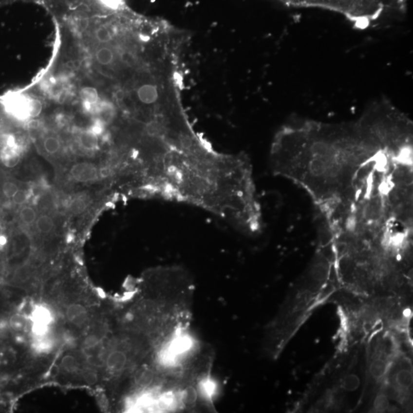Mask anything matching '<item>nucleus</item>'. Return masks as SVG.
Returning <instances> with one entry per match:
<instances>
[{"label": "nucleus", "instance_id": "28", "mask_svg": "<svg viewBox=\"0 0 413 413\" xmlns=\"http://www.w3.org/2000/svg\"><path fill=\"white\" fill-rule=\"evenodd\" d=\"M85 379L87 381H88V383L93 384V383H94L96 380V375H94V374L92 372L86 373Z\"/></svg>", "mask_w": 413, "mask_h": 413}, {"label": "nucleus", "instance_id": "24", "mask_svg": "<svg viewBox=\"0 0 413 413\" xmlns=\"http://www.w3.org/2000/svg\"><path fill=\"white\" fill-rule=\"evenodd\" d=\"M86 206L87 205H86L85 201L81 198H75L72 201V205H71L72 210L77 213L84 210Z\"/></svg>", "mask_w": 413, "mask_h": 413}, {"label": "nucleus", "instance_id": "18", "mask_svg": "<svg viewBox=\"0 0 413 413\" xmlns=\"http://www.w3.org/2000/svg\"><path fill=\"white\" fill-rule=\"evenodd\" d=\"M19 189V188L17 184L11 182V181H7V182H5L2 184V193L5 198L11 199L13 198V195L18 191Z\"/></svg>", "mask_w": 413, "mask_h": 413}, {"label": "nucleus", "instance_id": "21", "mask_svg": "<svg viewBox=\"0 0 413 413\" xmlns=\"http://www.w3.org/2000/svg\"><path fill=\"white\" fill-rule=\"evenodd\" d=\"M61 366L66 371H73L77 367V360L72 355H67L62 358Z\"/></svg>", "mask_w": 413, "mask_h": 413}, {"label": "nucleus", "instance_id": "4", "mask_svg": "<svg viewBox=\"0 0 413 413\" xmlns=\"http://www.w3.org/2000/svg\"><path fill=\"white\" fill-rule=\"evenodd\" d=\"M93 114L96 121L107 127L112 124L116 119L117 112L116 107L111 102L100 101Z\"/></svg>", "mask_w": 413, "mask_h": 413}, {"label": "nucleus", "instance_id": "6", "mask_svg": "<svg viewBox=\"0 0 413 413\" xmlns=\"http://www.w3.org/2000/svg\"><path fill=\"white\" fill-rule=\"evenodd\" d=\"M80 97L86 110L93 114L96 106L100 102L99 94L96 88L91 87L82 88L80 91Z\"/></svg>", "mask_w": 413, "mask_h": 413}, {"label": "nucleus", "instance_id": "19", "mask_svg": "<svg viewBox=\"0 0 413 413\" xmlns=\"http://www.w3.org/2000/svg\"><path fill=\"white\" fill-rule=\"evenodd\" d=\"M95 36L97 41L101 43L110 42L112 40L111 31L105 26L99 27L95 32Z\"/></svg>", "mask_w": 413, "mask_h": 413}, {"label": "nucleus", "instance_id": "11", "mask_svg": "<svg viewBox=\"0 0 413 413\" xmlns=\"http://www.w3.org/2000/svg\"><path fill=\"white\" fill-rule=\"evenodd\" d=\"M61 147V141L54 135L47 136L43 140V148L48 155H56L60 151Z\"/></svg>", "mask_w": 413, "mask_h": 413}, {"label": "nucleus", "instance_id": "17", "mask_svg": "<svg viewBox=\"0 0 413 413\" xmlns=\"http://www.w3.org/2000/svg\"><path fill=\"white\" fill-rule=\"evenodd\" d=\"M360 386V379L355 374H350L344 378L343 387L344 390L349 392H353L357 390Z\"/></svg>", "mask_w": 413, "mask_h": 413}, {"label": "nucleus", "instance_id": "23", "mask_svg": "<svg viewBox=\"0 0 413 413\" xmlns=\"http://www.w3.org/2000/svg\"><path fill=\"white\" fill-rule=\"evenodd\" d=\"M99 2L109 9H119L123 4V0H99Z\"/></svg>", "mask_w": 413, "mask_h": 413}, {"label": "nucleus", "instance_id": "13", "mask_svg": "<svg viewBox=\"0 0 413 413\" xmlns=\"http://www.w3.org/2000/svg\"><path fill=\"white\" fill-rule=\"evenodd\" d=\"M153 380V374L150 370L143 369L135 375V382L140 387H147Z\"/></svg>", "mask_w": 413, "mask_h": 413}, {"label": "nucleus", "instance_id": "29", "mask_svg": "<svg viewBox=\"0 0 413 413\" xmlns=\"http://www.w3.org/2000/svg\"><path fill=\"white\" fill-rule=\"evenodd\" d=\"M5 243V237L4 235V226L2 223L0 221V245H4Z\"/></svg>", "mask_w": 413, "mask_h": 413}, {"label": "nucleus", "instance_id": "12", "mask_svg": "<svg viewBox=\"0 0 413 413\" xmlns=\"http://www.w3.org/2000/svg\"><path fill=\"white\" fill-rule=\"evenodd\" d=\"M96 59L99 64L102 65H109L113 61V52L111 48L103 47L96 52Z\"/></svg>", "mask_w": 413, "mask_h": 413}, {"label": "nucleus", "instance_id": "16", "mask_svg": "<svg viewBox=\"0 0 413 413\" xmlns=\"http://www.w3.org/2000/svg\"><path fill=\"white\" fill-rule=\"evenodd\" d=\"M27 324H28V320L26 318L19 314H15L11 317L9 320V325L15 331H23Z\"/></svg>", "mask_w": 413, "mask_h": 413}, {"label": "nucleus", "instance_id": "1", "mask_svg": "<svg viewBox=\"0 0 413 413\" xmlns=\"http://www.w3.org/2000/svg\"><path fill=\"white\" fill-rule=\"evenodd\" d=\"M0 107L8 117L21 123L38 117L43 109L38 99L20 91H11L1 96Z\"/></svg>", "mask_w": 413, "mask_h": 413}, {"label": "nucleus", "instance_id": "3", "mask_svg": "<svg viewBox=\"0 0 413 413\" xmlns=\"http://www.w3.org/2000/svg\"><path fill=\"white\" fill-rule=\"evenodd\" d=\"M72 179L79 183H91L98 180V168L91 162H80L72 166L70 171Z\"/></svg>", "mask_w": 413, "mask_h": 413}, {"label": "nucleus", "instance_id": "15", "mask_svg": "<svg viewBox=\"0 0 413 413\" xmlns=\"http://www.w3.org/2000/svg\"><path fill=\"white\" fill-rule=\"evenodd\" d=\"M371 374L374 378L376 379H380L384 376L387 371V363H385L383 360L377 359L374 360L370 368Z\"/></svg>", "mask_w": 413, "mask_h": 413}, {"label": "nucleus", "instance_id": "14", "mask_svg": "<svg viewBox=\"0 0 413 413\" xmlns=\"http://www.w3.org/2000/svg\"><path fill=\"white\" fill-rule=\"evenodd\" d=\"M413 374L408 370H402L395 376V382L401 387L408 388L413 384Z\"/></svg>", "mask_w": 413, "mask_h": 413}, {"label": "nucleus", "instance_id": "22", "mask_svg": "<svg viewBox=\"0 0 413 413\" xmlns=\"http://www.w3.org/2000/svg\"><path fill=\"white\" fill-rule=\"evenodd\" d=\"M389 406L388 398L386 395L381 394L376 398L375 401V408L379 412H383L387 410Z\"/></svg>", "mask_w": 413, "mask_h": 413}, {"label": "nucleus", "instance_id": "7", "mask_svg": "<svg viewBox=\"0 0 413 413\" xmlns=\"http://www.w3.org/2000/svg\"><path fill=\"white\" fill-rule=\"evenodd\" d=\"M127 356L123 351H114L108 355L106 365L108 370L113 372L121 371L127 364Z\"/></svg>", "mask_w": 413, "mask_h": 413}, {"label": "nucleus", "instance_id": "10", "mask_svg": "<svg viewBox=\"0 0 413 413\" xmlns=\"http://www.w3.org/2000/svg\"><path fill=\"white\" fill-rule=\"evenodd\" d=\"M20 221L27 226L35 225L37 220V213L32 206L24 205L19 210V214Z\"/></svg>", "mask_w": 413, "mask_h": 413}, {"label": "nucleus", "instance_id": "20", "mask_svg": "<svg viewBox=\"0 0 413 413\" xmlns=\"http://www.w3.org/2000/svg\"><path fill=\"white\" fill-rule=\"evenodd\" d=\"M29 194L25 190L19 189L18 191L11 198L12 202L16 205H24L29 200Z\"/></svg>", "mask_w": 413, "mask_h": 413}, {"label": "nucleus", "instance_id": "8", "mask_svg": "<svg viewBox=\"0 0 413 413\" xmlns=\"http://www.w3.org/2000/svg\"><path fill=\"white\" fill-rule=\"evenodd\" d=\"M67 317L75 325H82L88 319V312L83 305L72 304L67 309Z\"/></svg>", "mask_w": 413, "mask_h": 413}, {"label": "nucleus", "instance_id": "2", "mask_svg": "<svg viewBox=\"0 0 413 413\" xmlns=\"http://www.w3.org/2000/svg\"><path fill=\"white\" fill-rule=\"evenodd\" d=\"M31 320L34 335L43 338L48 333L49 326L53 321V315L50 309L45 305H36L32 311Z\"/></svg>", "mask_w": 413, "mask_h": 413}, {"label": "nucleus", "instance_id": "27", "mask_svg": "<svg viewBox=\"0 0 413 413\" xmlns=\"http://www.w3.org/2000/svg\"><path fill=\"white\" fill-rule=\"evenodd\" d=\"M327 276V269L324 267H319L315 270V277L317 280H323Z\"/></svg>", "mask_w": 413, "mask_h": 413}, {"label": "nucleus", "instance_id": "26", "mask_svg": "<svg viewBox=\"0 0 413 413\" xmlns=\"http://www.w3.org/2000/svg\"><path fill=\"white\" fill-rule=\"evenodd\" d=\"M383 395H386L388 399H397L399 396V390L395 387L388 386L385 388Z\"/></svg>", "mask_w": 413, "mask_h": 413}, {"label": "nucleus", "instance_id": "5", "mask_svg": "<svg viewBox=\"0 0 413 413\" xmlns=\"http://www.w3.org/2000/svg\"><path fill=\"white\" fill-rule=\"evenodd\" d=\"M99 135L94 131L89 130H83L80 132L77 138L79 145L85 151H93L97 150L99 146Z\"/></svg>", "mask_w": 413, "mask_h": 413}, {"label": "nucleus", "instance_id": "9", "mask_svg": "<svg viewBox=\"0 0 413 413\" xmlns=\"http://www.w3.org/2000/svg\"><path fill=\"white\" fill-rule=\"evenodd\" d=\"M35 225H36V230L40 233L48 234L53 230L55 224L50 216L42 214L37 217Z\"/></svg>", "mask_w": 413, "mask_h": 413}, {"label": "nucleus", "instance_id": "25", "mask_svg": "<svg viewBox=\"0 0 413 413\" xmlns=\"http://www.w3.org/2000/svg\"><path fill=\"white\" fill-rule=\"evenodd\" d=\"M100 344V340L95 336V335H89L87 338L84 340V348H91V347H96Z\"/></svg>", "mask_w": 413, "mask_h": 413}]
</instances>
